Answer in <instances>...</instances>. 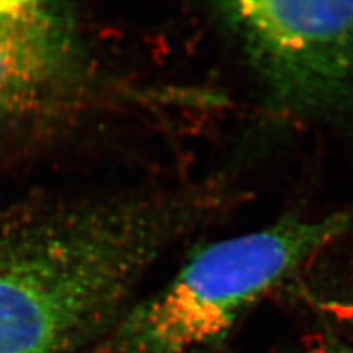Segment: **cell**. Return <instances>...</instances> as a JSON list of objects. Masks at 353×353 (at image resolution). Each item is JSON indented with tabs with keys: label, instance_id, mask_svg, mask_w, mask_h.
<instances>
[{
	"label": "cell",
	"instance_id": "6da1fadb",
	"mask_svg": "<svg viewBox=\"0 0 353 353\" xmlns=\"http://www.w3.org/2000/svg\"><path fill=\"white\" fill-rule=\"evenodd\" d=\"M208 192L65 202L0 232V353H68L121 314L150 265L214 211Z\"/></svg>",
	"mask_w": 353,
	"mask_h": 353
},
{
	"label": "cell",
	"instance_id": "7a4b0ae2",
	"mask_svg": "<svg viewBox=\"0 0 353 353\" xmlns=\"http://www.w3.org/2000/svg\"><path fill=\"white\" fill-rule=\"evenodd\" d=\"M353 237V201L316 217L288 214L192 255L166 287L119 321L114 353H191L316 255Z\"/></svg>",
	"mask_w": 353,
	"mask_h": 353
},
{
	"label": "cell",
	"instance_id": "3957f363",
	"mask_svg": "<svg viewBox=\"0 0 353 353\" xmlns=\"http://www.w3.org/2000/svg\"><path fill=\"white\" fill-rule=\"evenodd\" d=\"M219 13L272 113L352 128L353 1H228Z\"/></svg>",
	"mask_w": 353,
	"mask_h": 353
},
{
	"label": "cell",
	"instance_id": "277c9868",
	"mask_svg": "<svg viewBox=\"0 0 353 353\" xmlns=\"http://www.w3.org/2000/svg\"><path fill=\"white\" fill-rule=\"evenodd\" d=\"M303 353H353V350L345 345L326 344V345H316L314 348H309Z\"/></svg>",
	"mask_w": 353,
	"mask_h": 353
}]
</instances>
